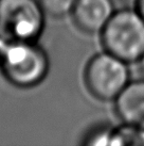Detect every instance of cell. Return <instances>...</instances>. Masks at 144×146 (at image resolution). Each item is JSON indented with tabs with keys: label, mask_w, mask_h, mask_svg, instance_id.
Returning <instances> with one entry per match:
<instances>
[{
	"label": "cell",
	"mask_w": 144,
	"mask_h": 146,
	"mask_svg": "<svg viewBox=\"0 0 144 146\" xmlns=\"http://www.w3.org/2000/svg\"><path fill=\"white\" fill-rule=\"evenodd\" d=\"M100 34L105 50L127 63L144 53V18L136 8L116 11Z\"/></svg>",
	"instance_id": "cell-1"
},
{
	"label": "cell",
	"mask_w": 144,
	"mask_h": 146,
	"mask_svg": "<svg viewBox=\"0 0 144 146\" xmlns=\"http://www.w3.org/2000/svg\"><path fill=\"white\" fill-rule=\"evenodd\" d=\"M49 58L36 42H10L0 57L4 77L18 88H32L49 72Z\"/></svg>",
	"instance_id": "cell-2"
},
{
	"label": "cell",
	"mask_w": 144,
	"mask_h": 146,
	"mask_svg": "<svg viewBox=\"0 0 144 146\" xmlns=\"http://www.w3.org/2000/svg\"><path fill=\"white\" fill-rule=\"evenodd\" d=\"M128 63L104 50L90 59L85 69L87 89L96 98L115 100L129 83Z\"/></svg>",
	"instance_id": "cell-3"
},
{
	"label": "cell",
	"mask_w": 144,
	"mask_h": 146,
	"mask_svg": "<svg viewBox=\"0 0 144 146\" xmlns=\"http://www.w3.org/2000/svg\"><path fill=\"white\" fill-rule=\"evenodd\" d=\"M45 17L38 0H0V31L10 42H36Z\"/></svg>",
	"instance_id": "cell-4"
},
{
	"label": "cell",
	"mask_w": 144,
	"mask_h": 146,
	"mask_svg": "<svg viewBox=\"0 0 144 146\" xmlns=\"http://www.w3.org/2000/svg\"><path fill=\"white\" fill-rule=\"evenodd\" d=\"M115 12L112 0H76L71 16L80 30L96 34L102 32Z\"/></svg>",
	"instance_id": "cell-5"
},
{
	"label": "cell",
	"mask_w": 144,
	"mask_h": 146,
	"mask_svg": "<svg viewBox=\"0 0 144 146\" xmlns=\"http://www.w3.org/2000/svg\"><path fill=\"white\" fill-rule=\"evenodd\" d=\"M115 102V110L126 126L144 130V78L129 81Z\"/></svg>",
	"instance_id": "cell-6"
},
{
	"label": "cell",
	"mask_w": 144,
	"mask_h": 146,
	"mask_svg": "<svg viewBox=\"0 0 144 146\" xmlns=\"http://www.w3.org/2000/svg\"><path fill=\"white\" fill-rule=\"evenodd\" d=\"M76 0H38L46 16L62 18L71 15Z\"/></svg>",
	"instance_id": "cell-7"
},
{
	"label": "cell",
	"mask_w": 144,
	"mask_h": 146,
	"mask_svg": "<svg viewBox=\"0 0 144 146\" xmlns=\"http://www.w3.org/2000/svg\"><path fill=\"white\" fill-rule=\"evenodd\" d=\"M10 41L8 40V37L4 35L3 33L0 31V57H1V54L3 53V51L5 50L7 48V46L9 45Z\"/></svg>",
	"instance_id": "cell-8"
},
{
	"label": "cell",
	"mask_w": 144,
	"mask_h": 146,
	"mask_svg": "<svg viewBox=\"0 0 144 146\" xmlns=\"http://www.w3.org/2000/svg\"><path fill=\"white\" fill-rule=\"evenodd\" d=\"M135 8L138 10L142 17L144 18V0H136L135 1Z\"/></svg>",
	"instance_id": "cell-9"
},
{
	"label": "cell",
	"mask_w": 144,
	"mask_h": 146,
	"mask_svg": "<svg viewBox=\"0 0 144 146\" xmlns=\"http://www.w3.org/2000/svg\"><path fill=\"white\" fill-rule=\"evenodd\" d=\"M138 63H139V69H140V73L142 75V77L144 78V53L141 56V58L138 60Z\"/></svg>",
	"instance_id": "cell-10"
},
{
	"label": "cell",
	"mask_w": 144,
	"mask_h": 146,
	"mask_svg": "<svg viewBox=\"0 0 144 146\" xmlns=\"http://www.w3.org/2000/svg\"><path fill=\"white\" fill-rule=\"evenodd\" d=\"M135 1H136V0H135Z\"/></svg>",
	"instance_id": "cell-11"
}]
</instances>
